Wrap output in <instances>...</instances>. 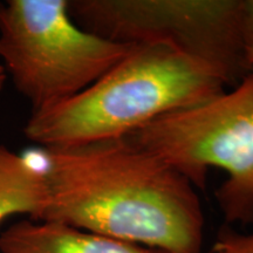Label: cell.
<instances>
[{"label":"cell","mask_w":253,"mask_h":253,"mask_svg":"<svg viewBox=\"0 0 253 253\" xmlns=\"http://www.w3.org/2000/svg\"><path fill=\"white\" fill-rule=\"evenodd\" d=\"M54 221L168 253H201L205 218L197 189L130 135L43 149Z\"/></svg>","instance_id":"1"},{"label":"cell","mask_w":253,"mask_h":253,"mask_svg":"<svg viewBox=\"0 0 253 253\" xmlns=\"http://www.w3.org/2000/svg\"><path fill=\"white\" fill-rule=\"evenodd\" d=\"M225 88L214 69L173 47L135 43L84 91L32 113L24 134L42 149L122 137L161 116L212 99Z\"/></svg>","instance_id":"2"},{"label":"cell","mask_w":253,"mask_h":253,"mask_svg":"<svg viewBox=\"0 0 253 253\" xmlns=\"http://www.w3.org/2000/svg\"><path fill=\"white\" fill-rule=\"evenodd\" d=\"M74 23L118 42L162 43L235 87L253 68V0H68Z\"/></svg>","instance_id":"3"},{"label":"cell","mask_w":253,"mask_h":253,"mask_svg":"<svg viewBox=\"0 0 253 253\" xmlns=\"http://www.w3.org/2000/svg\"><path fill=\"white\" fill-rule=\"evenodd\" d=\"M134 46L82 30L68 0L0 2V63L32 113L84 91Z\"/></svg>","instance_id":"4"},{"label":"cell","mask_w":253,"mask_h":253,"mask_svg":"<svg viewBox=\"0 0 253 253\" xmlns=\"http://www.w3.org/2000/svg\"><path fill=\"white\" fill-rule=\"evenodd\" d=\"M182 172L196 189L210 168L226 179L216 190L226 225H253V71L232 89L161 116L130 134Z\"/></svg>","instance_id":"5"},{"label":"cell","mask_w":253,"mask_h":253,"mask_svg":"<svg viewBox=\"0 0 253 253\" xmlns=\"http://www.w3.org/2000/svg\"><path fill=\"white\" fill-rule=\"evenodd\" d=\"M0 253H168L54 221L23 220L0 233Z\"/></svg>","instance_id":"6"},{"label":"cell","mask_w":253,"mask_h":253,"mask_svg":"<svg viewBox=\"0 0 253 253\" xmlns=\"http://www.w3.org/2000/svg\"><path fill=\"white\" fill-rule=\"evenodd\" d=\"M46 204L47 186L42 169L0 143V223L18 213L40 220Z\"/></svg>","instance_id":"7"},{"label":"cell","mask_w":253,"mask_h":253,"mask_svg":"<svg viewBox=\"0 0 253 253\" xmlns=\"http://www.w3.org/2000/svg\"><path fill=\"white\" fill-rule=\"evenodd\" d=\"M212 253H253V232H237L225 224L218 231Z\"/></svg>","instance_id":"8"},{"label":"cell","mask_w":253,"mask_h":253,"mask_svg":"<svg viewBox=\"0 0 253 253\" xmlns=\"http://www.w3.org/2000/svg\"><path fill=\"white\" fill-rule=\"evenodd\" d=\"M6 78H7V75H6V72L4 67H2V65L0 63V91H1L2 88H4Z\"/></svg>","instance_id":"9"},{"label":"cell","mask_w":253,"mask_h":253,"mask_svg":"<svg viewBox=\"0 0 253 253\" xmlns=\"http://www.w3.org/2000/svg\"><path fill=\"white\" fill-rule=\"evenodd\" d=\"M248 62H249L250 67L253 68V43H252L251 47H250V49H249V53H248Z\"/></svg>","instance_id":"10"}]
</instances>
